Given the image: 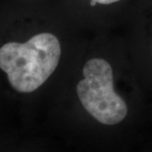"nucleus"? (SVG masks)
Wrapping results in <instances>:
<instances>
[{"label":"nucleus","instance_id":"f257e3e1","mask_svg":"<svg viewBox=\"0 0 152 152\" xmlns=\"http://www.w3.org/2000/svg\"><path fill=\"white\" fill-rule=\"evenodd\" d=\"M61 45L51 33H40L25 43L8 42L0 48V69L10 86L21 93L42 86L58 65Z\"/></svg>","mask_w":152,"mask_h":152},{"label":"nucleus","instance_id":"20e7f679","mask_svg":"<svg viewBox=\"0 0 152 152\" xmlns=\"http://www.w3.org/2000/svg\"><path fill=\"white\" fill-rule=\"evenodd\" d=\"M96 4H97V3H96V2H94V1H91V6H95Z\"/></svg>","mask_w":152,"mask_h":152},{"label":"nucleus","instance_id":"f03ea898","mask_svg":"<svg viewBox=\"0 0 152 152\" xmlns=\"http://www.w3.org/2000/svg\"><path fill=\"white\" fill-rule=\"evenodd\" d=\"M84 79L78 83L77 94L87 113L105 125L121 123L128 113L124 99L115 92L113 68L102 58L87 61Z\"/></svg>","mask_w":152,"mask_h":152},{"label":"nucleus","instance_id":"7ed1b4c3","mask_svg":"<svg viewBox=\"0 0 152 152\" xmlns=\"http://www.w3.org/2000/svg\"><path fill=\"white\" fill-rule=\"evenodd\" d=\"M91 1H94L97 4H111L113 3H117L120 0H91Z\"/></svg>","mask_w":152,"mask_h":152}]
</instances>
